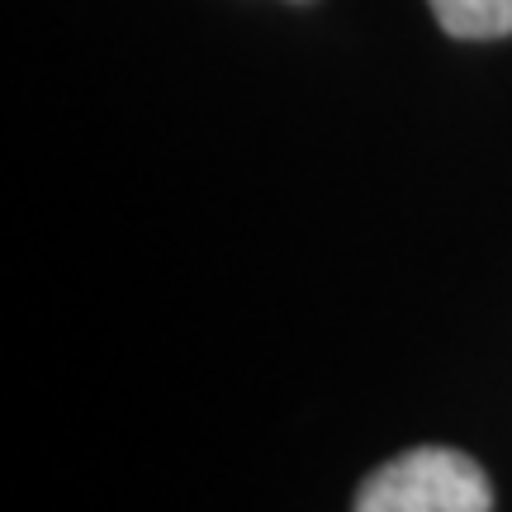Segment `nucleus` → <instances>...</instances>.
<instances>
[{
	"instance_id": "f257e3e1",
	"label": "nucleus",
	"mask_w": 512,
	"mask_h": 512,
	"mask_svg": "<svg viewBox=\"0 0 512 512\" xmlns=\"http://www.w3.org/2000/svg\"><path fill=\"white\" fill-rule=\"evenodd\" d=\"M494 489L465 451L451 446H418L384 460L380 470L356 489L351 512H489Z\"/></svg>"
},
{
	"instance_id": "f03ea898",
	"label": "nucleus",
	"mask_w": 512,
	"mask_h": 512,
	"mask_svg": "<svg viewBox=\"0 0 512 512\" xmlns=\"http://www.w3.org/2000/svg\"><path fill=\"white\" fill-rule=\"evenodd\" d=\"M451 38H508L512 0H427Z\"/></svg>"
}]
</instances>
